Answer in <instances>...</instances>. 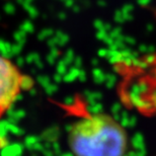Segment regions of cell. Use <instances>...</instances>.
<instances>
[{"label": "cell", "mask_w": 156, "mask_h": 156, "mask_svg": "<svg viewBox=\"0 0 156 156\" xmlns=\"http://www.w3.org/2000/svg\"><path fill=\"white\" fill-rule=\"evenodd\" d=\"M68 144L74 156H125L129 137L114 117L98 113L83 117L71 126Z\"/></svg>", "instance_id": "6da1fadb"}, {"label": "cell", "mask_w": 156, "mask_h": 156, "mask_svg": "<svg viewBox=\"0 0 156 156\" xmlns=\"http://www.w3.org/2000/svg\"><path fill=\"white\" fill-rule=\"evenodd\" d=\"M27 87V77L11 61L0 56V118Z\"/></svg>", "instance_id": "7a4b0ae2"}]
</instances>
